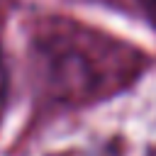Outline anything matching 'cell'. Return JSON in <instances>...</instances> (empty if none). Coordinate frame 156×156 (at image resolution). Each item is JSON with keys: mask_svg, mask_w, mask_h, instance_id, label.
Listing matches in <instances>:
<instances>
[{"mask_svg": "<svg viewBox=\"0 0 156 156\" xmlns=\"http://www.w3.org/2000/svg\"><path fill=\"white\" fill-rule=\"evenodd\" d=\"M141 2V7H144V12L156 22V0H139Z\"/></svg>", "mask_w": 156, "mask_h": 156, "instance_id": "1", "label": "cell"}, {"mask_svg": "<svg viewBox=\"0 0 156 156\" xmlns=\"http://www.w3.org/2000/svg\"><path fill=\"white\" fill-rule=\"evenodd\" d=\"M0 98H2V51H0Z\"/></svg>", "mask_w": 156, "mask_h": 156, "instance_id": "2", "label": "cell"}]
</instances>
